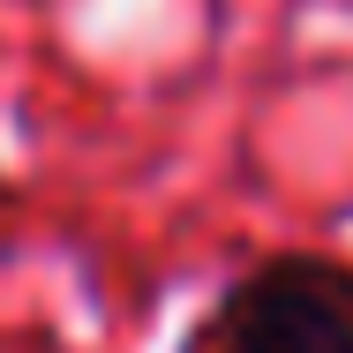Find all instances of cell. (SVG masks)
<instances>
[{
	"mask_svg": "<svg viewBox=\"0 0 353 353\" xmlns=\"http://www.w3.org/2000/svg\"><path fill=\"white\" fill-rule=\"evenodd\" d=\"M181 353H353V263L279 248L218 285Z\"/></svg>",
	"mask_w": 353,
	"mask_h": 353,
	"instance_id": "obj_1",
	"label": "cell"
},
{
	"mask_svg": "<svg viewBox=\"0 0 353 353\" xmlns=\"http://www.w3.org/2000/svg\"><path fill=\"white\" fill-rule=\"evenodd\" d=\"M0 211H15V188H8V173H0Z\"/></svg>",
	"mask_w": 353,
	"mask_h": 353,
	"instance_id": "obj_2",
	"label": "cell"
}]
</instances>
